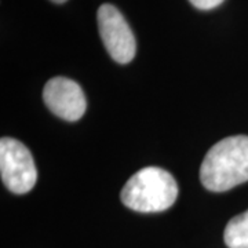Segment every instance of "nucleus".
I'll return each mask as SVG.
<instances>
[{
    "instance_id": "nucleus-8",
    "label": "nucleus",
    "mask_w": 248,
    "mask_h": 248,
    "mask_svg": "<svg viewBox=\"0 0 248 248\" xmlns=\"http://www.w3.org/2000/svg\"><path fill=\"white\" fill-rule=\"evenodd\" d=\"M54 3H57V4H61V3H65V1H68V0H51Z\"/></svg>"
},
{
    "instance_id": "nucleus-6",
    "label": "nucleus",
    "mask_w": 248,
    "mask_h": 248,
    "mask_svg": "<svg viewBox=\"0 0 248 248\" xmlns=\"http://www.w3.org/2000/svg\"><path fill=\"white\" fill-rule=\"evenodd\" d=\"M223 240L229 248H248V210L229 221Z\"/></svg>"
},
{
    "instance_id": "nucleus-2",
    "label": "nucleus",
    "mask_w": 248,
    "mask_h": 248,
    "mask_svg": "<svg viewBox=\"0 0 248 248\" xmlns=\"http://www.w3.org/2000/svg\"><path fill=\"white\" fill-rule=\"evenodd\" d=\"M178 185L169 171L145 167L127 181L120 193L125 207L138 213L166 211L175 203Z\"/></svg>"
},
{
    "instance_id": "nucleus-4",
    "label": "nucleus",
    "mask_w": 248,
    "mask_h": 248,
    "mask_svg": "<svg viewBox=\"0 0 248 248\" xmlns=\"http://www.w3.org/2000/svg\"><path fill=\"white\" fill-rule=\"evenodd\" d=\"M98 29L109 55L119 63L133 61L137 42L122 13L112 4H102L97 13Z\"/></svg>"
},
{
    "instance_id": "nucleus-1",
    "label": "nucleus",
    "mask_w": 248,
    "mask_h": 248,
    "mask_svg": "<svg viewBox=\"0 0 248 248\" xmlns=\"http://www.w3.org/2000/svg\"><path fill=\"white\" fill-rule=\"evenodd\" d=\"M200 179L211 192H226L248 181V137L233 135L207 152Z\"/></svg>"
},
{
    "instance_id": "nucleus-7",
    "label": "nucleus",
    "mask_w": 248,
    "mask_h": 248,
    "mask_svg": "<svg viewBox=\"0 0 248 248\" xmlns=\"http://www.w3.org/2000/svg\"><path fill=\"white\" fill-rule=\"evenodd\" d=\"M192 6L199 10H213L223 3V0H189Z\"/></svg>"
},
{
    "instance_id": "nucleus-3",
    "label": "nucleus",
    "mask_w": 248,
    "mask_h": 248,
    "mask_svg": "<svg viewBox=\"0 0 248 248\" xmlns=\"http://www.w3.org/2000/svg\"><path fill=\"white\" fill-rule=\"evenodd\" d=\"M0 174L10 192L24 195L33 189L37 170L32 153L22 142L3 137L0 141Z\"/></svg>"
},
{
    "instance_id": "nucleus-5",
    "label": "nucleus",
    "mask_w": 248,
    "mask_h": 248,
    "mask_svg": "<svg viewBox=\"0 0 248 248\" xmlns=\"http://www.w3.org/2000/svg\"><path fill=\"white\" fill-rule=\"evenodd\" d=\"M43 101L54 115L66 122H76L83 117L87 101L83 89L75 80L57 76L46 83Z\"/></svg>"
}]
</instances>
